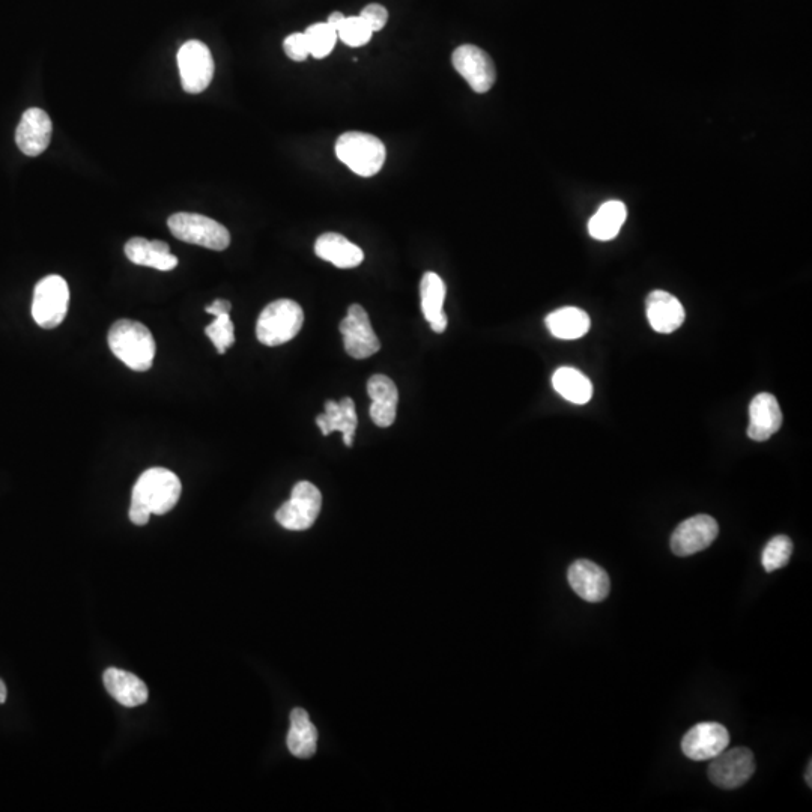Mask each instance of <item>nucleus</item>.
<instances>
[{"mask_svg": "<svg viewBox=\"0 0 812 812\" xmlns=\"http://www.w3.org/2000/svg\"><path fill=\"white\" fill-rule=\"evenodd\" d=\"M182 485L166 468H151L137 480L131 495L130 521L148 524L151 515H166L178 504Z\"/></svg>", "mask_w": 812, "mask_h": 812, "instance_id": "f257e3e1", "label": "nucleus"}, {"mask_svg": "<svg viewBox=\"0 0 812 812\" xmlns=\"http://www.w3.org/2000/svg\"><path fill=\"white\" fill-rule=\"evenodd\" d=\"M107 342L115 357L131 370L146 372L154 364V336L142 322L119 319L110 327Z\"/></svg>", "mask_w": 812, "mask_h": 812, "instance_id": "f03ea898", "label": "nucleus"}, {"mask_svg": "<svg viewBox=\"0 0 812 812\" xmlns=\"http://www.w3.org/2000/svg\"><path fill=\"white\" fill-rule=\"evenodd\" d=\"M336 155L352 172L370 178L384 166L387 151L378 137L361 131H349L337 139Z\"/></svg>", "mask_w": 812, "mask_h": 812, "instance_id": "7ed1b4c3", "label": "nucleus"}, {"mask_svg": "<svg viewBox=\"0 0 812 812\" xmlns=\"http://www.w3.org/2000/svg\"><path fill=\"white\" fill-rule=\"evenodd\" d=\"M303 322L304 312L300 304L282 298L262 310L256 324V336L264 345H283L300 333Z\"/></svg>", "mask_w": 812, "mask_h": 812, "instance_id": "20e7f679", "label": "nucleus"}, {"mask_svg": "<svg viewBox=\"0 0 812 812\" xmlns=\"http://www.w3.org/2000/svg\"><path fill=\"white\" fill-rule=\"evenodd\" d=\"M173 237L184 243L223 252L231 244V234L225 226L202 214L176 213L167 220Z\"/></svg>", "mask_w": 812, "mask_h": 812, "instance_id": "39448f33", "label": "nucleus"}, {"mask_svg": "<svg viewBox=\"0 0 812 812\" xmlns=\"http://www.w3.org/2000/svg\"><path fill=\"white\" fill-rule=\"evenodd\" d=\"M70 306V288L61 276L44 277L35 286L32 316L41 328L53 330L64 322Z\"/></svg>", "mask_w": 812, "mask_h": 812, "instance_id": "423d86ee", "label": "nucleus"}, {"mask_svg": "<svg viewBox=\"0 0 812 812\" xmlns=\"http://www.w3.org/2000/svg\"><path fill=\"white\" fill-rule=\"evenodd\" d=\"M322 507V495L310 482H298L292 489L291 500L276 513V521L286 530H309L315 524Z\"/></svg>", "mask_w": 812, "mask_h": 812, "instance_id": "0eeeda50", "label": "nucleus"}, {"mask_svg": "<svg viewBox=\"0 0 812 812\" xmlns=\"http://www.w3.org/2000/svg\"><path fill=\"white\" fill-rule=\"evenodd\" d=\"M182 89L187 94H200L213 82L214 59L207 44L187 41L178 52Z\"/></svg>", "mask_w": 812, "mask_h": 812, "instance_id": "6e6552de", "label": "nucleus"}, {"mask_svg": "<svg viewBox=\"0 0 812 812\" xmlns=\"http://www.w3.org/2000/svg\"><path fill=\"white\" fill-rule=\"evenodd\" d=\"M755 772V757L751 749H725L712 758L709 767V778L716 787L734 790L749 781Z\"/></svg>", "mask_w": 812, "mask_h": 812, "instance_id": "1a4fd4ad", "label": "nucleus"}, {"mask_svg": "<svg viewBox=\"0 0 812 812\" xmlns=\"http://www.w3.org/2000/svg\"><path fill=\"white\" fill-rule=\"evenodd\" d=\"M345 351L355 360L372 357L381 349V342L373 331L369 315L360 304H352L348 315L340 324Z\"/></svg>", "mask_w": 812, "mask_h": 812, "instance_id": "9d476101", "label": "nucleus"}, {"mask_svg": "<svg viewBox=\"0 0 812 812\" xmlns=\"http://www.w3.org/2000/svg\"><path fill=\"white\" fill-rule=\"evenodd\" d=\"M453 67L467 80L477 94L491 91L497 79L494 61L491 56L473 44L458 47L452 55Z\"/></svg>", "mask_w": 812, "mask_h": 812, "instance_id": "9b49d317", "label": "nucleus"}, {"mask_svg": "<svg viewBox=\"0 0 812 812\" xmlns=\"http://www.w3.org/2000/svg\"><path fill=\"white\" fill-rule=\"evenodd\" d=\"M719 534V525L712 516L697 515L683 521L671 536V551L677 557H689L709 548Z\"/></svg>", "mask_w": 812, "mask_h": 812, "instance_id": "f8f14e48", "label": "nucleus"}, {"mask_svg": "<svg viewBox=\"0 0 812 812\" xmlns=\"http://www.w3.org/2000/svg\"><path fill=\"white\" fill-rule=\"evenodd\" d=\"M730 745V734L718 722H701L683 736L682 751L689 760L707 761Z\"/></svg>", "mask_w": 812, "mask_h": 812, "instance_id": "ddd939ff", "label": "nucleus"}, {"mask_svg": "<svg viewBox=\"0 0 812 812\" xmlns=\"http://www.w3.org/2000/svg\"><path fill=\"white\" fill-rule=\"evenodd\" d=\"M53 124L44 110H26L16 130V143L20 151L28 157H37L49 148L52 140Z\"/></svg>", "mask_w": 812, "mask_h": 812, "instance_id": "4468645a", "label": "nucleus"}, {"mask_svg": "<svg viewBox=\"0 0 812 812\" xmlns=\"http://www.w3.org/2000/svg\"><path fill=\"white\" fill-rule=\"evenodd\" d=\"M570 587L585 602H602L611 590L608 573L593 561L578 560L567 572Z\"/></svg>", "mask_w": 812, "mask_h": 812, "instance_id": "2eb2a0df", "label": "nucleus"}, {"mask_svg": "<svg viewBox=\"0 0 812 812\" xmlns=\"http://www.w3.org/2000/svg\"><path fill=\"white\" fill-rule=\"evenodd\" d=\"M316 425L321 429L324 437H328L333 432H342L343 444L346 447H352L358 425L354 400L351 397H343L340 402L327 400L325 402V413L316 417Z\"/></svg>", "mask_w": 812, "mask_h": 812, "instance_id": "dca6fc26", "label": "nucleus"}, {"mask_svg": "<svg viewBox=\"0 0 812 812\" xmlns=\"http://www.w3.org/2000/svg\"><path fill=\"white\" fill-rule=\"evenodd\" d=\"M749 419L748 437L758 443L769 440L782 426L778 399L770 393L757 394L749 406Z\"/></svg>", "mask_w": 812, "mask_h": 812, "instance_id": "f3484780", "label": "nucleus"}, {"mask_svg": "<svg viewBox=\"0 0 812 812\" xmlns=\"http://www.w3.org/2000/svg\"><path fill=\"white\" fill-rule=\"evenodd\" d=\"M367 394L372 400L370 419L379 428H390L396 420L399 402L396 384L388 376L373 375L367 382Z\"/></svg>", "mask_w": 812, "mask_h": 812, "instance_id": "a211bd4d", "label": "nucleus"}, {"mask_svg": "<svg viewBox=\"0 0 812 812\" xmlns=\"http://www.w3.org/2000/svg\"><path fill=\"white\" fill-rule=\"evenodd\" d=\"M646 312L653 330L661 334L679 330L686 318L682 303L665 291H653L647 297Z\"/></svg>", "mask_w": 812, "mask_h": 812, "instance_id": "6ab92c4d", "label": "nucleus"}, {"mask_svg": "<svg viewBox=\"0 0 812 812\" xmlns=\"http://www.w3.org/2000/svg\"><path fill=\"white\" fill-rule=\"evenodd\" d=\"M125 255L133 264L170 271L178 267V258L170 253L169 244L163 241H148L142 237L131 238L125 244Z\"/></svg>", "mask_w": 812, "mask_h": 812, "instance_id": "aec40b11", "label": "nucleus"}, {"mask_svg": "<svg viewBox=\"0 0 812 812\" xmlns=\"http://www.w3.org/2000/svg\"><path fill=\"white\" fill-rule=\"evenodd\" d=\"M107 692L124 707L142 706L148 701V686L128 671L109 668L103 676Z\"/></svg>", "mask_w": 812, "mask_h": 812, "instance_id": "412c9836", "label": "nucleus"}, {"mask_svg": "<svg viewBox=\"0 0 812 812\" xmlns=\"http://www.w3.org/2000/svg\"><path fill=\"white\" fill-rule=\"evenodd\" d=\"M315 253L324 261L330 262L334 267L355 268L364 261V253L360 247L346 240L343 235L328 232L316 240Z\"/></svg>", "mask_w": 812, "mask_h": 812, "instance_id": "4be33fe9", "label": "nucleus"}, {"mask_svg": "<svg viewBox=\"0 0 812 812\" xmlns=\"http://www.w3.org/2000/svg\"><path fill=\"white\" fill-rule=\"evenodd\" d=\"M446 292V283L437 273L429 271L423 276L422 285H420L423 315L432 330L438 334L444 333L447 328V315L443 310Z\"/></svg>", "mask_w": 812, "mask_h": 812, "instance_id": "5701e85b", "label": "nucleus"}, {"mask_svg": "<svg viewBox=\"0 0 812 812\" xmlns=\"http://www.w3.org/2000/svg\"><path fill=\"white\" fill-rule=\"evenodd\" d=\"M628 219V208L620 200H608L588 222V232L597 241H611Z\"/></svg>", "mask_w": 812, "mask_h": 812, "instance_id": "b1692460", "label": "nucleus"}, {"mask_svg": "<svg viewBox=\"0 0 812 812\" xmlns=\"http://www.w3.org/2000/svg\"><path fill=\"white\" fill-rule=\"evenodd\" d=\"M546 327L557 339L575 340L590 331V316L578 307H563L546 316Z\"/></svg>", "mask_w": 812, "mask_h": 812, "instance_id": "393cba45", "label": "nucleus"}, {"mask_svg": "<svg viewBox=\"0 0 812 812\" xmlns=\"http://www.w3.org/2000/svg\"><path fill=\"white\" fill-rule=\"evenodd\" d=\"M318 746V731L310 721L306 710L294 709L291 713V730L288 734V748L298 758L315 755Z\"/></svg>", "mask_w": 812, "mask_h": 812, "instance_id": "a878e982", "label": "nucleus"}, {"mask_svg": "<svg viewBox=\"0 0 812 812\" xmlns=\"http://www.w3.org/2000/svg\"><path fill=\"white\" fill-rule=\"evenodd\" d=\"M552 387L563 399L575 405H584L593 397V384L590 379L573 367H560L555 370Z\"/></svg>", "mask_w": 812, "mask_h": 812, "instance_id": "bb28decb", "label": "nucleus"}, {"mask_svg": "<svg viewBox=\"0 0 812 812\" xmlns=\"http://www.w3.org/2000/svg\"><path fill=\"white\" fill-rule=\"evenodd\" d=\"M309 43L310 55L315 59H324L333 52L336 46L337 32L328 23H316L304 32Z\"/></svg>", "mask_w": 812, "mask_h": 812, "instance_id": "cd10ccee", "label": "nucleus"}, {"mask_svg": "<svg viewBox=\"0 0 812 812\" xmlns=\"http://www.w3.org/2000/svg\"><path fill=\"white\" fill-rule=\"evenodd\" d=\"M791 554H793V542L790 537L782 536V534L773 537L767 542L763 555H761L764 570L775 572V570L782 569L787 566Z\"/></svg>", "mask_w": 812, "mask_h": 812, "instance_id": "c85d7f7f", "label": "nucleus"}, {"mask_svg": "<svg viewBox=\"0 0 812 812\" xmlns=\"http://www.w3.org/2000/svg\"><path fill=\"white\" fill-rule=\"evenodd\" d=\"M373 32L364 20L358 17H345L337 28V37L349 47H363L372 40Z\"/></svg>", "mask_w": 812, "mask_h": 812, "instance_id": "c756f323", "label": "nucleus"}, {"mask_svg": "<svg viewBox=\"0 0 812 812\" xmlns=\"http://www.w3.org/2000/svg\"><path fill=\"white\" fill-rule=\"evenodd\" d=\"M205 334L210 337L219 354H225L235 343L234 322L231 315H220L214 319L213 324L205 328Z\"/></svg>", "mask_w": 812, "mask_h": 812, "instance_id": "7c9ffc66", "label": "nucleus"}, {"mask_svg": "<svg viewBox=\"0 0 812 812\" xmlns=\"http://www.w3.org/2000/svg\"><path fill=\"white\" fill-rule=\"evenodd\" d=\"M283 49H285L286 55L295 62L306 61L310 56L309 43H307L306 35L300 34V32L289 35V37L283 41Z\"/></svg>", "mask_w": 812, "mask_h": 812, "instance_id": "2f4dec72", "label": "nucleus"}, {"mask_svg": "<svg viewBox=\"0 0 812 812\" xmlns=\"http://www.w3.org/2000/svg\"><path fill=\"white\" fill-rule=\"evenodd\" d=\"M360 17L369 26L370 31L378 32L382 31L387 25L388 11L382 5L370 4L361 11Z\"/></svg>", "mask_w": 812, "mask_h": 812, "instance_id": "473e14b6", "label": "nucleus"}, {"mask_svg": "<svg viewBox=\"0 0 812 812\" xmlns=\"http://www.w3.org/2000/svg\"><path fill=\"white\" fill-rule=\"evenodd\" d=\"M205 310H207V313H210V315H213L214 318L220 315H231L232 304L229 303L228 300H222V298H220V300L214 301V303Z\"/></svg>", "mask_w": 812, "mask_h": 812, "instance_id": "72a5a7b5", "label": "nucleus"}, {"mask_svg": "<svg viewBox=\"0 0 812 812\" xmlns=\"http://www.w3.org/2000/svg\"><path fill=\"white\" fill-rule=\"evenodd\" d=\"M343 20H345V16H343L342 13H333L330 14V17H328L327 23L331 26V28L336 29L337 32V28L342 25Z\"/></svg>", "mask_w": 812, "mask_h": 812, "instance_id": "f704fd0d", "label": "nucleus"}, {"mask_svg": "<svg viewBox=\"0 0 812 812\" xmlns=\"http://www.w3.org/2000/svg\"><path fill=\"white\" fill-rule=\"evenodd\" d=\"M7 695H8L7 686H5V683L2 682V680H0V704L5 703V701H7Z\"/></svg>", "mask_w": 812, "mask_h": 812, "instance_id": "c9c22d12", "label": "nucleus"}, {"mask_svg": "<svg viewBox=\"0 0 812 812\" xmlns=\"http://www.w3.org/2000/svg\"><path fill=\"white\" fill-rule=\"evenodd\" d=\"M811 775H812V763H811V761H809L808 772H806V775H805V779H806V782H808V787L809 788L812 787Z\"/></svg>", "mask_w": 812, "mask_h": 812, "instance_id": "e433bc0d", "label": "nucleus"}]
</instances>
